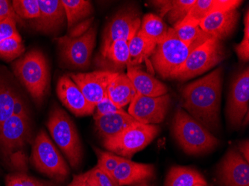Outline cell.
Here are the masks:
<instances>
[{"label":"cell","instance_id":"1","mask_svg":"<svg viewBox=\"0 0 249 186\" xmlns=\"http://www.w3.org/2000/svg\"><path fill=\"white\" fill-rule=\"evenodd\" d=\"M223 68L186 85L181 90V107L210 132L220 129V105Z\"/></svg>","mask_w":249,"mask_h":186},{"label":"cell","instance_id":"2","mask_svg":"<svg viewBox=\"0 0 249 186\" xmlns=\"http://www.w3.org/2000/svg\"><path fill=\"white\" fill-rule=\"evenodd\" d=\"M173 132L179 146L187 154L209 153L219 145L218 138L206 127L179 107L173 119Z\"/></svg>","mask_w":249,"mask_h":186},{"label":"cell","instance_id":"3","mask_svg":"<svg viewBox=\"0 0 249 186\" xmlns=\"http://www.w3.org/2000/svg\"><path fill=\"white\" fill-rule=\"evenodd\" d=\"M31 135L29 116L13 115L0 124V148L12 167L20 173L27 170L24 149L30 142Z\"/></svg>","mask_w":249,"mask_h":186},{"label":"cell","instance_id":"4","mask_svg":"<svg viewBox=\"0 0 249 186\" xmlns=\"http://www.w3.org/2000/svg\"><path fill=\"white\" fill-rule=\"evenodd\" d=\"M13 70L35 102L41 103L50 81L48 64L43 52L36 50L28 51L14 63Z\"/></svg>","mask_w":249,"mask_h":186},{"label":"cell","instance_id":"5","mask_svg":"<svg viewBox=\"0 0 249 186\" xmlns=\"http://www.w3.org/2000/svg\"><path fill=\"white\" fill-rule=\"evenodd\" d=\"M47 124L54 143L72 168L78 169L82 163L83 150L76 127L69 115L61 107L54 106L49 115Z\"/></svg>","mask_w":249,"mask_h":186},{"label":"cell","instance_id":"6","mask_svg":"<svg viewBox=\"0 0 249 186\" xmlns=\"http://www.w3.org/2000/svg\"><path fill=\"white\" fill-rule=\"evenodd\" d=\"M207 40H198L191 45L183 43L169 28L166 38L158 43L151 56L155 70L163 78L172 79L173 75L185 62L189 54Z\"/></svg>","mask_w":249,"mask_h":186},{"label":"cell","instance_id":"7","mask_svg":"<svg viewBox=\"0 0 249 186\" xmlns=\"http://www.w3.org/2000/svg\"><path fill=\"white\" fill-rule=\"evenodd\" d=\"M31 162L39 172L56 181L64 182L69 176V166L44 130L35 138Z\"/></svg>","mask_w":249,"mask_h":186},{"label":"cell","instance_id":"8","mask_svg":"<svg viewBox=\"0 0 249 186\" xmlns=\"http://www.w3.org/2000/svg\"><path fill=\"white\" fill-rule=\"evenodd\" d=\"M159 132L160 127L156 124L137 121L116 136L103 141V145L109 152L131 159L136 153L150 144Z\"/></svg>","mask_w":249,"mask_h":186},{"label":"cell","instance_id":"9","mask_svg":"<svg viewBox=\"0 0 249 186\" xmlns=\"http://www.w3.org/2000/svg\"><path fill=\"white\" fill-rule=\"evenodd\" d=\"M226 57L227 52L220 40L209 39L191 51L172 79L184 81L195 78L220 64Z\"/></svg>","mask_w":249,"mask_h":186},{"label":"cell","instance_id":"10","mask_svg":"<svg viewBox=\"0 0 249 186\" xmlns=\"http://www.w3.org/2000/svg\"><path fill=\"white\" fill-rule=\"evenodd\" d=\"M96 33L97 26L93 25L78 37L66 35L56 39L62 62L71 68H88L91 62L92 54L96 44Z\"/></svg>","mask_w":249,"mask_h":186},{"label":"cell","instance_id":"11","mask_svg":"<svg viewBox=\"0 0 249 186\" xmlns=\"http://www.w3.org/2000/svg\"><path fill=\"white\" fill-rule=\"evenodd\" d=\"M141 24V15L138 8L125 6L119 10L105 28L99 54H103L109 46L117 40H131L139 30Z\"/></svg>","mask_w":249,"mask_h":186},{"label":"cell","instance_id":"12","mask_svg":"<svg viewBox=\"0 0 249 186\" xmlns=\"http://www.w3.org/2000/svg\"><path fill=\"white\" fill-rule=\"evenodd\" d=\"M249 107V68L235 77L231 85L226 117L231 127L240 128Z\"/></svg>","mask_w":249,"mask_h":186},{"label":"cell","instance_id":"13","mask_svg":"<svg viewBox=\"0 0 249 186\" xmlns=\"http://www.w3.org/2000/svg\"><path fill=\"white\" fill-rule=\"evenodd\" d=\"M171 103L168 94L149 97L137 94L130 103L128 114L143 124H157L164 121Z\"/></svg>","mask_w":249,"mask_h":186},{"label":"cell","instance_id":"14","mask_svg":"<svg viewBox=\"0 0 249 186\" xmlns=\"http://www.w3.org/2000/svg\"><path fill=\"white\" fill-rule=\"evenodd\" d=\"M115 74L110 71L97 70L88 73H71L69 76L87 101L96 107L107 94L109 84Z\"/></svg>","mask_w":249,"mask_h":186},{"label":"cell","instance_id":"15","mask_svg":"<svg viewBox=\"0 0 249 186\" xmlns=\"http://www.w3.org/2000/svg\"><path fill=\"white\" fill-rule=\"evenodd\" d=\"M249 163L237 150H229L218 167L221 186H249Z\"/></svg>","mask_w":249,"mask_h":186},{"label":"cell","instance_id":"16","mask_svg":"<svg viewBox=\"0 0 249 186\" xmlns=\"http://www.w3.org/2000/svg\"><path fill=\"white\" fill-rule=\"evenodd\" d=\"M56 90L61 103L75 116H90L94 113L95 107L87 101L69 75H63L58 79Z\"/></svg>","mask_w":249,"mask_h":186},{"label":"cell","instance_id":"17","mask_svg":"<svg viewBox=\"0 0 249 186\" xmlns=\"http://www.w3.org/2000/svg\"><path fill=\"white\" fill-rule=\"evenodd\" d=\"M239 19L240 12L237 9L214 11L200 22L199 26L203 32L221 41L231 35Z\"/></svg>","mask_w":249,"mask_h":186},{"label":"cell","instance_id":"18","mask_svg":"<svg viewBox=\"0 0 249 186\" xmlns=\"http://www.w3.org/2000/svg\"><path fill=\"white\" fill-rule=\"evenodd\" d=\"M40 16L33 26L43 34L55 33L62 27L66 19L64 5L59 0H38Z\"/></svg>","mask_w":249,"mask_h":186},{"label":"cell","instance_id":"19","mask_svg":"<svg viewBox=\"0 0 249 186\" xmlns=\"http://www.w3.org/2000/svg\"><path fill=\"white\" fill-rule=\"evenodd\" d=\"M154 175L155 166L153 165L138 163L122 157L111 177L119 186H124L148 181Z\"/></svg>","mask_w":249,"mask_h":186},{"label":"cell","instance_id":"20","mask_svg":"<svg viewBox=\"0 0 249 186\" xmlns=\"http://www.w3.org/2000/svg\"><path fill=\"white\" fill-rule=\"evenodd\" d=\"M130 64L128 42L120 40L109 46L103 54L96 56L95 64L101 70L120 73Z\"/></svg>","mask_w":249,"mask_h":186},{"label":"cell","instance_id":"21","mask_svg":"<svg viewBox=\"0 0 249 186\" xmlns=\"http://www.w3.org/2000/svg\"><path fill=\"white\" fill-rule=\"evenodd\" d=\"M127 73L137 93L149 97H158L167 94L168 88L161 81L144 72L138 66H127Z\"/></svg>","mask_w":249,"mask_h":186},{"label":"cell","instance_id":"22","mask_svg":"<svg viewBox=\"0 0 249 186\" xmlns=\"http://www.w3.org/2000/svg\"><path fill=\"white\" fill-rule=\"evenodd\" d=\"M95 127L103 140L113 138L123 132L127 127L137 122L126 112L95 117Z\"/></svg>","mask_w":249,"mask_h":186},{"label":"cell","instance_id":"23","mask_svg":"<svg viewBox=\"0 0 249 186\" xmlns=\"http://www.w3.org/2000/svg\"><path fill=\"white\" fill-rule=\"evenodd\" d=\"M137 94L128 75L122 72L114 75L107 88V96L120 108L131 103Z\"/></svg>","mask_w":249,"mask_h":186},{"label":"cell","instance_id":"24","mask_svg":"<svg viewBox=\"0 0 249 186\" xmlns=\"http://www.w3.org/2000/svg\"><path fill=\"white\" fill-rule=\"evenodd\" d=\"M195 2L196 0H168L152 3L158 7L161 17H166L169 24L175 28L184 20Z\"/></svg>","mask_w":249,"mask_h":186},{"label":"cell","instance_id":"25","mask_svg":"<svg viewBox=\"0 0 249 186\" xmlns=\"http://www.w3.org/2000/svg\"><path fill=\"white\" fill-rule=\"evenodd\" d=\"M208 186L204 176L190 167L174 166L168 172L164 186Z\"/></svg>","mask_w":249,"mask_h":186},{"label":"cell","instance_id":"26","mask_svg":"<svg viewBox=\"0 0 249 186\" xmlns=\"http://www.w3.org/2000/svg\"><path fill=\"white\" fill-rule=\"evenodd\" d=\"M65 11L68 29L89 18L93 13L91 2L86 0H61ZM86 20V19H85Z\"/></svg>","mask_w":249,"mask_h":186},{"label":"cell","instance_id":"27","mask_svg":"<svg viewBox=\"0 0 249 186\" xmlns=\"http://www.w3.org/2000/svg\"><path fill=\"white\" fill-rule=\"evenodd\" d=\"M130 65L138 66L152 56L156 43L146 38L139 30L132 39L128 42Z\"/></svg>","mask_w":249,"mask_h":186},{"label":"cell","instance_id":"28","mask_svg":"<svg viewBox=\"0 0 249 186\" xmlns=\"http://www.w3.org/2000/svg\"><path fill=\"white\" fill-rule=\"evenodd\" d=\"M169 30V28L164 21L153 14H147L142 17L139 29L146 38L156 44L166 38Z\"/></svg>","mask_w":249,"mask_h":186},{"label":"cell","instance_id":"29","mask_svg":"<svg viewBox=\"0 0 249 186\" xmlns=\"http://www.w3.org/2000/svg\"><path fill=\"white\" fill-rule=\"evenodd\" d=\"M173 29H174L177 37L186 44L191 45L198 40H208L213 38L205 32H203L199 24L187 23Z\"/></svg>","mask_w":249,"mask_h":186},{"label":"cell","instance_id":"30","mask_svg":"<svg viewBox=\"0 0 249 186\" xmlns=\"http://www.w3.org/2000/svg\"><path fill=\"white\" fill-rule=\"evenodd\" d=\"M213 7L214 0H197V1L196 0V2L192 6L188 15L178 26L187 24V23L200 24V22L203 19H205L208 15L212 13Z\"/></svg>","mask_w":249,"mask_h":186},{"label":"cell","instance_id":"31","mask_svg":"<svg viewBox=\"0 0 249 186\" xmlns=\"http://www.w3.org/2000/svg\"><path fill=\"white\" fill-rule=\"evenodd\" d=\"M18 95L6 85H0V124L14 115L15 101Z\"/></svg>","mask_w":249,"mask_h":186},{"label":"cell","instance_id":"32","mask_svg":"<svg viewBox=\"0 0 249 186\" xmlns=\"http://www.w3.org/2000/svg\"><path fill=\"white\" fill-rule=\"evenodd\" d=\"M24 51L25 46L20 36L6 39L0 43V57L5 61H13Z\"/></svg>","mask_w":249,"mask_h":186},{"label":"cell","instance_id":"33","mask_svg":"<svg viewBox=\"0 0 249 186\" xmlns=\"http://www.w3.org/2000/svg\"><path fill=\"white\" fill-rule=\"evenodd\" d=\"M12 6L21 19H35L40 16L38 0H14Z\"/></svg>","mask_w":249,"mask_h":186},{"label":"cell","instance_id":"34","mask_svg":"<svg viewBox=\"0 0 249 186\" xmlns=\"http://www.w3.org/2000/svg\"><path fill=\"white\" fill-rule=\"evenodd\" d=\"M94 151L98 159L96 166L108 175L112 176V173L117 169L121 160V156H117L109 151H101L98 148H94Z\"/></svg>","mask_w":249,"mask_h":186},{"label":"cell","instance_id":"35","mask_svg":"<svg viewBox=\"0 0 249 186\" xmlns=\"http://www.w3.org/2000/svg\"><path fill=\"white\" fill-rule=\"evenodd\" d=\"M85 175L89 186H119L111 176L108 175L97 166L85 173Z\"/></svg>","mask_w":249,"mask_h":186},{"label":"cell","instance_id":"36","mask_svg":"<svg viewBox=\"0 0 249 186\" xmlns=\"http://www.w3.org/2000/svg\"><path fill=\"white\" fill-rule=\"evenodd\" d=\"M6 186H53L47 182L30 177L26 173H11L5 177Z\"/></svg>","mask_w":249,"mask_h":186},{"label":"cell","instance_id":"37","mask_svg":"<svg viewBox=\"0 0 249 186\" xmlns=\"http://www.w3.org/2000/svg\"><path fill=\"white\" fill-rule=\"evenodd\" d=\"M244 37L240 44L235 46V51L240 61H246L249 59V11L247 10L244 18Z\"/></svg>","mask_w":249,"mask_h":186},{"label":"cell","instance_id":"38","mask_svg":"<svg viewBox=\"0 0 249 186\" xmlns=\"http://www.w3.org/2000/svg\"><path fill=\"white\" fill-rule=\"evenodd\" d=\"M95 110L96 112H95L93 118L98 117V116H104V115L125 113L123 108H120L118 106L116 105L115 103L110 100L107 94L105 96L103 100L96 104Z\"/></svg>","mask_w":249,"mask_h":186},{"label":"cell","instance_id":"39","mask_svg":"<svg viewBox=\"0 0 249 186\" xmlns=\"http://www.w3.org/2000/svg\"><path fill=\"white\" fill-rule=\"evenodd\" d=\"M17 23L12 18H7L0 22V43L11 37L20 36L17 29Z\"/></svg>","mask_w":249,"mask_h":186},{"label":"cell","instance_id":"40","mask_svg":"<svg viewBox=\"0 0 249 186\" xmlns=\"http://www.w3.org/2000/svg\"><path fill=\"white\" fill-rule=\"evenodd\" d=\"M7 18H12L18 23L22 22V19L15 13L12 2L6 0H0V22L5 20Z\"/></svg>","mask_w":249,"mask_h":186},{"label":"cell","instance_id":"41","mask_svg":"<svg viewBox=\"0 0 249 186\" xmlns=\"http://www.w3.org/2000/svg\"><path fill=\"white\" fill-rule=\"evenodd\" d=\"M14 115L17 116H29L27 109L25 107L24 102L19 96L15 101V107H14Z\"/></svg>","mask_w":249,"mask_h":186},{"label":"cell","instance_id":"42","mask_svg":"<svg viewBox=\"0 0 249 186\" xmlns=\"http://www.w3.org/2000/svg\"><path fill=\"white\" fill-rule=\"evenodd\" d=\"M239 152L243 158L249 162V140L240 142L238 147Z\"/></svg>","mask_w":249,"mask_h":186},{"label":"cell","instance_id":"43","mask_svg":"<svg viewBox=\"0 0 249 186\" xmlns=\"http://www.w3.org/2000/svg\"><path fill=\"white\" fill-rule=\"evenodd\" d=\"M73 180H75V186H89L88 183H87L85 173H82L80 175L75 176Z\"/></svg>","mask_w":249,"mask_h":186},{"label":"cell","instance_id":"44","mask_svg":"<svg viewBox=\"0 0 249 186\" xmlns=\"http://www.w3.org/2000/svg\"><path fill=\"white\" fill-rule=\"evenodd\" d=\"M131 186H149L148 184V181L141 182V183H137V184L132 185Z\"/></svg>","mask_w":249,"mask_h":186},{"label":"cell","instance_id":"45","mask_svg":"<svg viewBox=\"0 0 249 186\" xmlns=\"http://www.w3.org/2000/svg\"><path fill=\"white\" fill-rule=\"evenodd\" d=\"M68 186H75V180H72V183H71Z\"/></svg>","mask_w":249,"mask_h":186},{"label":"cell","instance_id":"46","mask_svg":"<svg viewBox=\"0 0 249 186\" xmlns=\"http://www.w3.org/2000/svg\"><path fill=\"white\" fill-rule=\"evenodd\" d=\"M202 186V185H197V186Z\"/></svg>","mask_w":249,"mask_h":186}]
</instances>
